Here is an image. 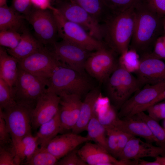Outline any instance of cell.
<instances>
[{
  "label": "cell",
  "mask_w": 165,
  "mask_h": 165,
  "mask_svg": "<svg viewBox=\"0 0 165 165\" xmlns=\"http://www.w3.org/2000/svg\"><path fill=\"white\" fill-rule=\"evenodd\" d=\"M50 50L57 59L64 65L85 73L86 62L92 52L75 44L62 40L56 42Z\"/></svg>",
  "instance_id": "7c38bea8"
},
{
  "label": "cell",
  "mask_w": 165,
  "mask_h": 165,
  "mask_svg": "<svg viewBox=\"0 0 165 165\" xmlns=\"http://www.w3.org/2000/svg\"><path fill=\"white\" fill-rule=\"evenodd\" d=\"M60 97L56 94L46 90L37 101L31 115L32 129L36 130L50 120L57 113Z\"/></svg>",
  "instance_id": "2e32d148"
},
{
  "label": "cell",
  "mask_w": 165,
  "mask_h": 165,
  "mask_svg": "<svg viewBox=\"0 0 165 165\" xmlns=\"http://www.w3.org/2000/svg\"><path fill=\"white\" fill-rule=\"evenodd\" d=\"M156 160L160 165H165V156H159L156 158Z\"/></svg>",
  "instance_id": "c3c4849f"
},
{
  "label": "cell",
  "mask_w": 165,
  "mask_h": 165,
  "mask_svg": "<svg viewBox=\"0 0 165 165\" xmlns=\"http://www.w3.org/2000/svg\"><path fill=\"white\" fill-rule=\"evenodd\" d=\"M86 130L87 132L86 137L90 141H94L108 151L106 129L99 121L96 110L89 122Z\"/></svg>",
  "instance_id": "83f0119b"
},
{
  "label": "cell",
  "mask_w": 165,
  "mask_h": 165,
  "mask_svg": "<svg viewBox=\"0 0 165 165\" xmlns=\"http://www.w3.org/2000/svg\"><path fill=\"white\" fill-rule=\"evenodd\" d=\"M53 7L66 19L79 25L91 36L103 42L101 24L82 8L69 0L61 1Z\"/></svg>",
  "instance_id": "9c48e42d"
},
{
  "label": "cell",
  "mask_w": 165,
  "mask_h": 165,
  "mask_svg": "<svg viewBox=\"0 0 165 165\" xmlns=\"http://www.w3.org/2000/svg\"><path fill=\"white\" fill-rule=\"evenodd\" d=\"M34 107L16 103L2 112L12 140V145L31 134V115Z\"/></svg>",
  "instance_id": "ba28073f"
},
{
  "label": "cell",
  "mask_w": 165,
  "mask_h": 165,
  "mask_svg": "<svg viewBox=\"0 0 165 165\" xmlns=\"http://www.w3.org/2000/svg\"><path fill=\"white\" fill-rule=\"evenodd\" d=\"M146 110L150 117L158 122L165 119V101H162L152 105L148 108Z\"/></svg>",
  "instance_id": "74e56055"
},
{
  "label": "cell",
  "mask_w": 165,
  "mask_h": 165,
  "mask_svg": "<svg viewBox=\"0 0 165 165\" xmlns=\"http://www.w3.org/2000/svg\"><path fill=\"white\" fill-rule=\"evenodd\" d=\"M165 89V81L144 86L124 103L118 114L119 118L132 117L143 111L144 108Z\"/></svg>",
  "instance_id": "4fadbf2b"
},
{
  "label": "cell",
  "mask_w": 165,
  "mask_h": 165,
  "mask_svg": "<svg viewBox=\"0 0 165 165\" xmlns=\"http://www.w3.org/2000/svg\"><path fill=\"white\" fill-rule=\"evenodd\" d=\"M100 95L99 88L96 87L91 90L85 96L78 119L72 132L79 134L86 130L89 122L96 112V105Z\"/></svg>",
  "instance_id": "ffe728a7"
},
{
  "label": "cell",
  "mask_w": 165,
  "mask_h": 165,
  "mask_svg": "<svg viewBox=\"0 0 165 165\" xmlns=\"http://www.w3.org/2000/svg\"><path fill=\"white\" fill-rule=\"evenodd\" d=\"M164 126H165V128L164 129H165V122H164Z\"/></svg>",
  "instance_id": "f5cc1de1"
},
{
  "label": "cell",
  "mask_w": 165,
  "mask_h": 165,
  "mask_svg": "<svg viewBox=\"0 0 165 165\" xmlns=\"http://www.w3.org/2000/svg\"><path fill=\"white\" fill-rule=\"evenodd\" d=\"M62 131L59 110L52 119L39 127L35 136L40 147H46L52 140Z\"/></svg>",
  "instance_id": "484cf974"
},
{
  "label": "cell",
  "mask_w": 165,
  "mask_h": 165,
  "mask_svg": "<svg viewBox=\"0 0 165 165\" xmlns=\"http://www.w3.org/2000/svg\"></svg>",
  "instance_id": "db71d44e"
},
{
  "label": "cell",
  "mask_w": 165,
  "mask_h": 165,
  "mask_svg": "<svg viewBox=\"0 0 165 165\" xmlns=\"http://www.w3.org/2000/svg\"><path fill=\"white\" fill-rule=\"evenodd\" d=\"M21 38L17 46L14 49H6L9 54L18 61L33 54L45 46L40 43L26 28L21 34Z\"/></svg>",
  "instance_id": "7402d4cb"
},
{
  "label": "cell",
  "mask_w": 165,
  "mask_h": 165,
  "mask_svg": "<svg viewBox=\"0 0 165 165\" xmlns=\"http://www.w3.org/2000/svg\"><path fill=\"white\" fill-rule=\"evenodd\" d=\"M90 141L86 136L71 132L57 135L49 143L46 148L59 160L81 144Z\"/></svg>",
  "instance_id": "d6986e66"
},
{
  "label": "cell",
  "mask_w": 165,
  "mask_h": 165,
  "mask_svg": "<svg viewBox=\"0 0 165 165\" xmlns=\"http://www.w3.org/2000/svg\"><path fill=\"white\" fill-rule=\"evenodd\" d=\"M134 116L147 123L156 140V144L158 146L165 148V129L158 121L146 114L144 111L140 112Z\"/></svg>",
  "instance_id": "f1b7e54d"
},
{
  "label": "cell",
  "mask_w": 165,
  "mask_h": 165,
  "mask_svg": "<svg viewBox=\"0 0 165 165\" xmlns=\"http://www.w3.org/2000/svg\"><path fill=\"white\" fill-rule=\"evenodd\" d=\"M16 103L12 87L0 78V108L3 111L6 110L12 107Z\"/></svg>",
  "instance_id": "d6a6232c"
},
{
  "label": "cell",
  "mask_w": 165,
  "mask_h": 165,
  "mask_svg": "<svg viewBox=\"0 0 165 165\" xmlns=\"http://www.w3.org/2000/svg\"><path fill=\"white\" fill-rule=\"evenodd\" d=\"M93 87L92 82L85 73L63 65L56 69L48 80L46 90L58 95L65 93L82 97Z\"/></svg>",
  "instance_id": "3957f363"
},
{
  "label": "cell",
  "mask_w": 165,
  "mask_h": 165,
  "mask_svg": "<svg viewBox=\"0 0 165 165\" xmlns=\"http://www.w3.org/2000/svg\"><path fill=\"white\" fill-rule=\"evenodd\" d=\"M21 38V34L10 30L0 31V46L12 49L18 45Z\"/></svg>",
  "instance_id": "e575fe53"
},
{
  "label": "cell",
  "mask_w": 165,
  "mask_h": 165,
  "mask_svg": "<svg viewBox=\"0 0 165 165\" xmlns=\"http://www.w3.org/2000/svg\"><path fill=\"white\" fill-rule=\"evenodd\" d=\"M47 80L19 67L16 80L12 87L16 102L34 107L38 99L46 91Z\"/></svg>",
  "instance_id": "5b68a950"
},
{
  "label": "cell",
  "mask_w": 165,
  "mask_h": 165,
  "mask_svg": "<svg viewBox=\"0 0 165 165\" xmlns=\"http://www.w3.org/2000/svg\"><path fill=\"white\" fill-rule=\"evenodd\" d=\"M116 129L118 141L117 158L126 146L128 141L133 136L116 128Z\"/></svg>",
  "instance_id": "7bdbcfd3"
},
{
  "label": "cell",
  "mask_w": 165,
  "mask_h": 165,
  "mask_svg": "<svg viewBox=\"0 0 165 165\" xmlns=\"http://www.w3.org/2000/svg\"><path fill=\"white\" fill-rule=\"evenodd\" d=\"M135 160L136 165H160L159 163L156 160L153 161H148L141 159Z\"/></svg>",
  "instance_id": "7dc6e473"
},
{
  "label": "cell",
  "mask_w": 165,
  "mask_h": 165,
  "mask_svg": "<svg viewBox=\"0 0 165 165\" xmlns=\"http://www.w3.org/2000/svg\"><path fill=\"white\" fill-rule=\"evenodd\" d=\"M140 61L138 52L131 49L121 54L118 59L119 64L131 73L137 71Z\"/></svg>",
  "instance_id": "4dcf8cb0"
},
{
  "label": "cell",
  "mask_w": 165,
  "mask_h": 165,
  "mask_svg": "<svg viewBox=\"0 0 165 165\" xmlns=\"http://www.w3.org/2000/svg\"><path fill=\"white\" fill-rule=\"evenodd\" d=\"M82 8L100 24L105 23L112 14L103 0H69Z\"/></svg>",
  "instance_id": "4316f807"
},
{
  "label": "cell",
  "mask_w": 165,
  "mask_h": 165,
  "mask_svg": "<svg viewBox=\"0 0 165 165\" xmlns=\"http://www.w3.org/2000/svg\"><path fill=\"white\" fill-rule=\"evenodd\" d=\"M152 7L158 13L165 16V0H148Z\"/></svg>",
  "instance_id": "ee69618b"
},
{
  "label": "cell",
  "mask_w": 165,
  "mask_h": 165,
  "mask_svg": "<svg viewBox=\"0 0 165 165\" xmlns=\"http://www.w3.org/2000/svg\"><path fill=\"white\" fill-rule=\"evenodd\" d=\"M58 160L46 147H40L23 164L28 165H56Z\"/></svg>",
  "instance_id": "f546056e"
},
{
  "label": "cell",
  "mask_w": 165,
  "mask_h": 165,
  "mask_svg": "<svg viewBox=\"0 0 165 165\" xmlns=\"http://www.w3.org/2000/svg\"><path fill=\"white\" fill-rule=\"evenodd\" d=\"M89 141L78 150L79 155L87 165H125L101 146Z\"/></svg>",
  "instance_id": "ac0fdd59"
},
{
  "label": "cell",
  "mask_w": 165,
  "mask_h": 165,
  "mask_svg": "<svg viewBox=\"0 0 165 165\" xmlns=\"http://www.w3.org/2000/svg\"><path fill=\"white\" fill-rule=\"evenodd\" d=\"M7 5V0H0V6Z\"/></svg>",
  "instance_id": "f907efd6"
},
{
  "label": "cell",
  "mask_w": 165,
  "mask_h": 165,
  "mask_svg": "<svg viewBox=\"0 0 165 165\" xmlns=\"http://www.w3.org/2000/svg\"><path fill=\"white\" fill-rule=\"evenodd\" d=\"M58 95L60 97L59 113L62 131L72 130L79 117L82 97L77 95L65 93Z\"/></svg>",
  "instance_id": "e0dca14e"
},
{
  "label": "cell",
  "mask_w": 165,
  "mask_h": 165,
  "mask_svg": "<svg viewBox=\"0 0 165 165\" xmlns=\"http://www.w3.org/2000/svg\"><path fill=\"white\" fill-rule=\"evenodd\" d=\"M144 0H103L112 13L134 8Z\"/></svg>",
  "instance_id": "836d02e7"
},
{
  "label": "cell",
  "mask_w": 165,
  "mask_h": 165,
  "mask_svg": "<svg viewBox=\"0 0 165 165\" xmlns=\"http://www.w3.org/2000/svg\"><path fill=\"white\" fill-rule=\"evenodd\" d=\"M58 165H87L80 157L76 149L70 152L59 159Z\"/></svg>",
  "instance_id": "8d00e7d4"
},
{
  "label": "cell",
  "mask_w": 165,
  "mask_h": 165,
  "mask_svg": "<svg viewBox=\"0 0 165 165\" xmlns=\"http://www.w3.org/2000/svg\"><path fill=\"white\" fill-rule=\"evenodd\" d=\"M12 144L11 137L4 118L2 110L0 108V145L6 146Z\"/></svg>",
  "instance_id": "f35d334b"
},
{
  "label": "cell",
  "mask_w": 165,
  "mask_h": 165,
  "mask_svg": "<svg viewBox=\"0 0 165 165\" xmlns=\"http://www.w3.org/2000/svg\"><path fill=\"white\" fill-rule=\"evenodd\" d=\"M107 137L108 152L116 158L118 151V138L115 128L111 127H105Z\"/></svg>",
  "instance_id": "d590c367"
},
{
  "label": "cell",
  "mask_w": 165,
  "mask_h": 165,
  "mask_svg": "<svg viewBox=\"0 0 165 165\" xmlns=\"http://www.w3.org/2000/svg\"><path fill=\"white\" fill-rule=\"evenodd\" d=\"M26 18L34 29V36L42 44L52 46L57 41L58 28L53 10L33 6Z\"/></svg>",
  "instance_id": "52a82bcc"
},
{
  "label": "cell",
  "mask_w": 165,
  "mask_h": 165,
  "mask_svg": "<svg viewBox=\"0 0 165 165\" xmlns=\"http://www.w3.org/2000/svg\"><path fill=\"white\" fill-rule=\"evenodd\" d=\"M134 11L135 24L130 49L141 54L149 53L160 36L164 16L157 12L148 0L138 4Z\"/></svg>",
  "instance_id": "6da1fadb"
},
{
  "label": "cell",
  "mask_w": 165,
  "mask_h": 165,
  "mask_svg": "<svg viewBox=\"0 0 165 165\" xmlns=\"http://www.w3.org/2000/svg\"><path fill=\"white\" fill-rule=\"evenodd\" d=\"M0 165H17L15 156L10 148L0 146Z\"/></svg>",
  "instance_id": "60d3db41"
},
{
  "label": "cell",
  "mask_w": 165,
  "mask_h": 165,
  "mask_svg": "<svg viewBox=\"0 0 165 165\" xmlns=\"http://www.w3.org/2000/svg\"><path fill=\"white\" fill-rule=\"evenodd\" d=\"M163 26L164 29V35H165V16H163Z\"/></svg>",
  "instance_id": "816d5d0a"
},
{
  "label": "cell",
  "mask_w": 165,
  "mask_h": 165,
  "mask_svg": "<svg viewBox=\"0 0 165 165\" xmlns=\"http://www.w3.org/2000/svg\"><path fill=\"white\" fill-rule=\"evenodd\" d=\"M141 86L165 81V62L149 53L141 55L138 68L135 72Z\"/></svg>",
  "instance_id": "5bb4252c"
},
{
  "label": "cell",
  "mask_w": 165,
  "mask_h": 165,
  "mask_svg": "<svg viewBox=\"0 0 165 165\" xmlns=\"http://www.w3.org/2000/svg\"><path fill=\"white\" fill-rule=\"evenodd\" d=\"M116 110L108 101L98 112L96 111L99 121L105 127L112 126L119 117Z\"/></svg>",
  "instance_id": "1f68e13d"
},
{
  "label": "cell",
  "mask_w": 165,
  "mask_h": 165,
  "mask_svg": "<svg viewBox=\"0 0 165 165\" xmlns=\"http://www.w3.org/2000/svg\"><path fill=\"white\" fill-rule=\"evenodd\" d=\"M105 82L108 98L117 110L141 87L137 78L119 64Z\"/></svg>",
  "instance_id": "277c9868"
},
{
  "label": "cell",
  "mask_w": 165,
  "mask_h": 165,
  "mask_svg": "<svg viewBox=\"0 0 165 165\" xmlns=\"http://www.w3.org/2000/svg\"><path fill=\"white\" fill-rule=\"evenodd\" d=\"M157 58L165 60V35L159 36L156 40L152 52L149 53Z\"/></svg>",
  "instance_id": "b9f144b4"
},
{
  "label": "cell",
  "mask_w": 165,
  "mask_h": 165,
  "mask_svg": "<svg viewBox=\"0 0 165 165\" xmlns=\"http://www.w3.org/2000/svg\"><path fill=\"white\" fill-rule=\"evenodd\" d=\"M25 19L24 15L7 5L0 6V31L10 30L22 33L27 28Z\"/></svg>",
  "instance_id": "603a6c76"
},
{
  "label": "cell",
  "mask_w": 165,
  "mask_h": 165,
  "mask_svg": "<svg viewBox=\"0 0 165 165\" xmlns=\"http://www.w3.org/2000/svg\"><path fill=\"white\" fill-rule=\"evenodd\" d=\"M18 65L22 69L47 80L56 69L64 65L45 46L19 61Z\"/></svg>",
  "instance_id": "8fae6325"
},
{
  "label": "cell",
  "mask_w": 165,
  "mask_h": 165,
  "mask_svg": "<svg viewBox=\"0 0 165 165\" xmlns=\"http://www.w3.org/2000/svg\"><path fill=\"white\" fill-rule=\"evenodd\" d=\"M33 6L35 7L42 9H49L55 10L56 8L50 4L49 0H31Z\"/></svg>",
  "instance_id": "f6af8a7d"
},
{
  "label": "cell",
  "mask_w": 165,
  "mask_h": 165,
  "mask_svg": "<svg viewBox=\"0 0 165 165\" xmlns=\"http://www.w3.org/2000/svg\"><path fill=\"white\" fill-rule=\"evenodd\" d=\"M164 101H165V89L144 108L143 111H146L149 107Z\"/></svg>",
  "instance_id": "bcb514c9"
},
{
  "label": "cell",
  "mask_w": 165,
  "mask_h": 165,
  "mask_svg": "<svg viewBox=\"0 0 165 165\" xmlns=\"http://www.w3.org/2000/svg\"><path fill=\"white\" fill-rule=\"evenodd\" d=\"M134 8L113 13L101 24L103 41L120 55L129 50L134 29Z\"/></svg>",
  "instance_id": "7a4b0ae2"
},
{
  "label": "cell",
  "mask_w": 165,
  "mask_h": 165,
  "mask_svg": "<svg viewBox=\"0 0 165 165\" xmlns=\"http://www.w3.org/2000/svg\"><path fill=\"white\" fill-rule=\"evenodd\" d=\"M56 21L59 37L91 52L100 49L106 44L94 38L82 27L64 18L57 10H53Z\"/></svg>",
  "instance_id": "8992f818"
},
{
  "label": "cell",
  "mask_w": 165,
  "mask_h": 165,
  "mask_svg": "<svg viewBox=\"0 0 165 165\" xmlns=\"http://www.w3.org/2000/svg\"><path fill=\"white\" fill-rule=\"evenodd\" d=\"M111 127L133 136L142 138L147 142L152 143L156 142V140L147 123L134 116L122 119L118 117Z\"/></svg>",
  "instance_id": "44dd1931"
},
{
  "label": "cell",
  "mask_w": 165,
  "mask_h": 165,
  "mask_svg": "<svg viewBox=\"0 0 165 165\" xmlns=\"http://www.w3.org/2000/svg\"><path fill=\"white\" fill-rule=\"evenodd\" d=\"M165 156V148L153 145L152 143L144 142L133 136L117 157L125 165H132V160L145 157L156 158Z\"/></svg>",
  "instance_id": "9a60e30c"
},
{
  "label": "cell",
  "mask_w": 165,
  "mask_h": 165,
  "mask_svg": "<svg viewBox=\"0 0 165 165\" xmlns=\"http://www.w3.org/2000/svg\"><path fill=\"white\" fill-rule=\"evenodd\" d=\"M116 53L106 45L92 52L86 62L85 71L100 83L105 82L119 65Z\"/></svg>",
  "instance_id": "30bf717a"
},
{
  "label": "cell",
  "mask_w": 165,
  "mask_h": 165,
  "mask_svg": "<svg viewBox=\"0 0 165 165\" xmlns=\"http://www.w3.org/2000/svg\"><path fill=\"white\" fill-rule=\"evenodd\" d=\"M32 6L31 0H12L11 7L26 17L31 11Z\"/></svg>",
  "instance_id": "ab89813d"
},
{
  "label": "cell",
  "mask_w": 165,
  "mask_h": 165,
  "mask_svg": "<svg viewBox=\"0 0 165 165\" xmlns=\"http://www.w3.org/2000/svg\"><path fill=\"white\" fill-rule=\"evenodd\" d=\"M18 61L9 54L6 49L0 47V78L10 86H13L16 80L19 67Z\"/></svg>",
  "instance_id": "cb8c5ba5"
},
{
  "label": "cell",
  "mask_w": 165,
  "mask_h": 165,
  "mask_svg": "<svg viewBox=\"0 0 165 165\" xmlns=\"http://www.w3.org/2000/svg\"><path fill=\"white\" fill-rule=\"evenodd\" d=\"M63 0H49L50 4L53 7L57 3Z\"/></svg>",
  "instance_id": "681fc988"
},
{
  "label": "cell",
  "mask_w": 165,
  "mask_h": 165,
  "mask_svg": "<svg viewBox=\"0 0 165 165\" xmlns=\"http://www.w3.org/2000/svg\"><path fill=\"white\" fill-rule=\"evenodd\" d=\"M38 145L36 137L32 134L25 137L15 145H11V149L15 156L17 165L22 164L23 161L28 159L39 148Z\"/></svg>",
  "instance_id": "d4e9b609"
}]
</instances>
